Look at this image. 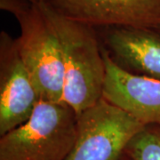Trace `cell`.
I'll use <instances>...</instances> for the list:
<instances>
[{"label":"cell","mask_w":160,"mask_h":160,"mask_svg":"<svg viewBox=\"0 0 160 160\" xmlns=\"http://www.w3.org/2000/svg\"><path fill=\"white\" fill-rule=\"evenodd\" d=\"M41 5L56 30L62 53V102L78 116L102 98L106 65L96 29L66 17L50 0Z\"/></svg>","instance_id":"cell-1"},{"label":"cell","mask_w":160,"mask_h":160,"mask_svg":"<svg viewBox=\"0 0 160 160\" xmlns=\"http://www.w3.org/2000/svg\"><path fill=\"white\" fill-rule=\"evenodd\" d=\"M77 132L74 109L41 100L29 119L1 136L0 160H66Z\"/></svg>","instance_id":"cell-2"},{"label":"cell","mask_w":160,"mask_h":160,"mask_svg":"<svg viewBox=\"0 0 160 160\" xmlns=\"http://www.w3.org/2000/svg\"><path fill=\"white\" fill-rule=\"evenodd\" d=\"M31 2L28 10L15 17L21 29L18 51L41 100L62 102L64 68L60 41L40 0Z\"/></svg>","instance_id":"cell-3"},{"label":"cell","mask_w":160,"mask_h":160,"mask_svg":"<svg viewBox=\"0 0 160 160\" xmlns=\"http://www.w3.org/2000/svg\"><path fill=\"white\" fill-rule=\"evenodd\" d=\"M143 126L102 98L78 116L77 138L66 160H120L127 143Z\"/></svg>","instance_id":"cell-4"},{"label":"cell","mask_w":160,"mask_h":160,"mask_svg":"<svg viewBox=\"0 0 160 160\" xmlns=\"http://www.w3.org/2000/svg\"><path fill=\"white\" fill-rule=\"evenodd\" d=\"M41 101L18 51L16 39L0 33V136L30 118Z\"/></svg>","instance_id":"cell-5"},{"label":"cell","mask_w":160,"mask_h":160,"mask_svg":"<svg viewBox=\"0 0 160 160\" xmlns=\"http://www.w3.org/2000/svg\"><path fill=\"white\" fill-rule=\"evenodd\" d=\"M66 17L93 28L160 26V0H50Z\"/></svg>","instance_id":"cell-6"},{"label":"cell","mask_w":160,"mask_h":160,"mask_svg":"<svg viewBox=\"0 0 160 160\" xmlns=\"http://www.w3.org/2000/svg\"><path fill=\"white\" fill-rule=\"evenodd\" d=\"M106 65L102 98L143 125L160 121V79L133 74L119 67L102 48Z\"/></svg>","instance_id":"cell-7"},{"label":"cell","mask_w":160,"mask_h":160,"mask_svg":"<svg viewBox=\"0 0 160 160\" xmlns=\"http://www.w3.org/2000/svg\"><path fill=\"white\" fill-rule=\"evenodd\" d=\"M105 47L119 67L133 74L160 79V31L152 28H105Z\"/></svg>","instance_id":"cell-8"},{"label":"cell","mask_w":160,"mask_h":160,"mask_svg":"<svg viewBox=\"0 0 160 160\" xmlns=\"http://www.w3.org/2000/svg\"><path fill=\"white\" fill-rule=\"evenodd\" d=\"M124 154L130 160H160L159 126H143L127 143Z\"/></svg>","instance_id":"cell-9"},{"label":"cell","mask_w":160,"mask_h":160,"mask_svg":"<svg viewBox=\"0 0 160 160\" xmlns=\"http://www.w3.org/2000/svg\"><path fill=\"white\" fill-rule=\"evenodd\" d=\"M31 5V0H0L1 10L10 12L14 17L28 10Z\"/></svg>","instance_id":"cell-10"},{"label":"cell","mask_w":160,"mask_h":160,"mask_svg":"<svg viewBox=\"0 0 160 160\" xmlns=\"http://www.w3.org/2000/svg\"><path fill=\"white\" fill-rule=\"evenodd\" d=\"M120 160H130V159H129V158H128L126 157V155L124 154V155H123V157H122V158H120Z\"/></svg>","instance_id":"cell-11"},{"label":"cell","mask_w":160,"mask_h":160,"mask_svg":"<svg viewBox=\"0 0 160 160\" xmlns=\"http://www.w3.org/2000/svg\"><path fill=\"white\" fill-rule=\"evenodd\" d=\"M157 125H158V126L160 127V121H159V122H158V124H157Z\"/></svg>","instance_id":"cell-12"},{"label":"cell","mask_w":160,"mask_h":160,"mask_svg":"<svg viewBox=\"0 0 160 160\" xmlns=\"http://www.w3.org/2000/svg\"><path fill=\"white\" fill-rule=\"evenodd\" d=\"M158 29V30H159V31H160V26H159V27H158V29Z\"/></svg>","instance_id":"cell-13"}]
</instances>
